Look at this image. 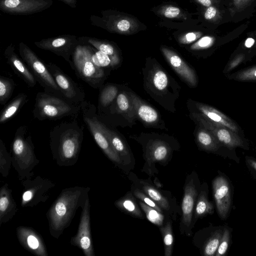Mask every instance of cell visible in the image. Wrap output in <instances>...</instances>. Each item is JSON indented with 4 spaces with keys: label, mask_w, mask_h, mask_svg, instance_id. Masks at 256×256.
<instances>
[{
    "label": "cell",
    "mask_w": 256,
    "mask_h": 256,
    "mask_svg": "<svg viewBox=\"0 0 256 256\" xmlns=\"http://www.w3.org/2000/svg\"><path fill=\"white\" fill-rule=\"evenodd\" d=\"M145 92L166 110L174 113L181 90L178 83L154 58H146L142 69Z\"/></svg>",
    "instance_id": "6da1fadb"
},
{
    "label": "cell",
    "mask_w": 256,
    "mask_h": 256,
    "mask_svg": "<svg viewBox=\"0 0 256 256\" xmlns=\"http://www.w3.org/2000/svg\"><path fill=\"white\" fill-rule=\"evenodd\" d=\"M84 126L76 120L65 121L55 126L50 132L52 156L60 166H70L77 162L84 140Z\"/></svg>",
    "instance_id": "7a4b0ae2"
},
{
    "label": "cell",
    "mask_w": 256,
    "mask_h": 256,
    "mask_svg": "<svg viewBox=\"0 0 256 256\" xmlns=\"http://www.w3.org/2000/svg\"><path fill=\"white\" fill-rule=\"evenodd\" d=\"M90 188L74 186L61 192L46 213L51 236L58 238L70 224L76 210L84 207Z\"/></svg>",
    "instance_id": "3957f363"
},
{
    "label": "cell",
    "mask_w": 256,
    "mask_h": 256,
    "mask_svg": "<svg viewBox=\"0 0 256 256\" xmlns=\"http://www.w3.org/2000/svg\"><path fill=\"white\" fill-rule=\"evenodd\" d=\"M130 137L141 145L145 161L142 171L150 176L158 172L156 166V163L166 166L174 152L180 148L178 140L168 134L142 132Z\"/></svg>",
    "instance_id": "277c9868"
},
{
    "label": "cell",
    "mask_w": 256,
    "mask_h": 256,
    "mask_svg": "<svg viewBox=\"0 0 256 256\" xmlns=\"http://www.w3.org/2000/svg\"><path fill=\"white\" fill-rule=\"evenodd\" d=\"M28 128L20 126L16 130L12 144V166L22 181L34 176L33 169L40 163L35 154L30 135H26Z\"/></svg>",
    "instance_id": "5b68a950"
},
{
    "label": "cell",
    "mask_w": 256,
    "mask_h": 256,
    "mask_svg": "<svg viewBox=\"0 0 256 256\" xmlns=\"http://www.w3.org/2000/svg\"><path fill=\"white\" fill-rule=\"evenodd\" d=\"M32 112L34 116L40 121L56 120L66 116L76 119L81 112V104L70 102L45 92H38Z\"/></svg>",
    "instance_id": "8992f818"
},
{
    "label": "cell",
    "mask_w": 256,
    "mask_h": 256,
    "mask_svg": "<svg viewBox=\"0 0 256 256\" xmlns=\"http://www.w3.org/2000/svg\"><path fill=\"white\" fill-rule=\"evenodd\" d=\"M101 14L102 16L91 15L90 23L110 33L130 36L147 28L136 16L122 12L107 10L102 11Z\"/></svg>",
    "instance_id": "52a82bcc"
},
{
    "label": "cell",
    "mask_w": 256,
    "mask_h": 256,
    "mask_svg": "<svg viewBox=\"0 0 256 256\" xmlns=\"http://www.w3.org/2000/svg\"><path fill=\"white\" fill-rule=\"evenodd\" d=\"M78 78L94 88H99L110 74V70L96 66L90 58L88 45L80 44L70 64Z\"/></svg>",
    "instance_id": "ba28073f"
},
{
    "label": "cell",
    "mask_w": 256,
    "mask_h": 256,
    "mask_svg": "<svg viewBox=\"0 0 256 256\" xmlns=\"http://www.w3.org/2000/svg\"><path fill=\"white\" fill-rule=\"evenodd\" d=\"M81 112L84 124L98 146L116 166L128 174L130 172L112 148L104 131L102 122L97 115L96 106L85 100L81 104Z\"/></svg>",
    "instance_id": "9c48e42d"
},
{
    "label": "cell",
    "mask_w": 256,
    "mask_h": 256,
    "mask_svg": "<svg viewBox=\"0 0 256 256\" xmlns=\"http://www.w3.org/2000/svg\"><path fill=\"white\" fill-rule=\"evenodd\" d=\"M18 52L21 58L30 68L36 82L44 88V92L64 98L46 64L24 42L19 44Z\"/></svg>",
    "instance_id": "30bf717a"
},
{
    "label": "cell",
    "mask_w": 256,
    "mask_h": 256,
    "mask_svg": "<svg viewBox=\"0 0 256 256\" xmlns=\"http://www.w3.org/2000/svg\"><path fill=\"white\" fill-rule=\"evenodd\" d=\"M128 176L132 184L151 198L162 210L167 217L176 221L178 215L181 216V208L176 198L170 192L158 189L150 180L140 179L132 172H130Z\"/></svg>",
    "instance_id": "8fae6325"
},
{
    "label": "cell",
    "mask_w": 256,
    "mask_h": 256,
    "mask_svg": "<svg viewBox=\"0 0 256 256\" xmlns=\"http://www.w3.org/2000/svg\"><path fill=\"white\" fill-rule=\"evenodd\" d=\"M249 24L247 21L224 35H220L218 30L209 32L184 48L194 56L206 57L217 48L238 38L247 29Z\"/></svg>",
    "instance_id": "7c38bea8"
},
{
    "label": "cell",
    "mask_w": 256,
    "mask_h": 256,
    "mask_svg": "<svg viewBox=\"0 0 256 256\" xmlns=\"http://www.w3.org/2000/svg\"><path fill=\"white\" fill-rule=\"evenodd\" d=\"M200 186L201 184L196 172L193 171L186 176L180 208L182 216L179 230L181 234L188 236H192L194 210Z\"/></svg>",
    "instance_id": "4fadbf2b"
},
{
    "label": "cell",
    "mask_w": 256,
    "mask_h": 256,
    "mask_svg": "<svg viewBox=\"0 0 256 256\" xmlns=\"http://www.w3.org/2000/svg\"><path fill=\"white\" fill-rule=\"evenodd\" d=\"M98 116L100 120L111 127L120 125V118L124 119L130 126L135 124L137 119L130 90H124L122 86L114 102Z\"/></svg>",
    "instance_id": "5bb4252c"
},
{
    "label": "cell",
    "mask_w": 256,
    "mask_h": 256,
    "mask_svg": "<svg viewBox=\"0 0 256 256\" xmlns=\"http://www.w3.org/2000/svg\"><path fill=\"white\" fill-rule=\"evenodd\" d=\"M150 10L160 19L158 24L170 29L178 30L184 26L200 23L194 19L187 10L172 2H164L152 7Z\"/></svg>",
    "instance_id": "9a60e30c"
},
{
    "label": "cell",
    "mask_w": 256,
    "mask_h": 256,
    "mask_svg": "<svg viewBox=\"0 0 256 256\" xmlns=\"http://www.w3.org/2000/svg\"><path fill=\"white\" fill-rule=\"evenodd\" d=\"M23 192L21 205L22 207H32L46 202L50 196V190L55 186L51 180L38 176L34 179L22 181Z\"/></svg>",
    "instance_id": "2e32d148"
},
{
    "label": "cell",
    "mask_w": 256,
    "mask_h": 256,
    "mask_svg": "<svg viewBox=\"0 0 256 256\" xmlns=\"http://www.w3.org/2000/svg\"><path fill=\"white\" fill-rule=\"evenodd\" d=\"M39 48L48 50L62 57L69 64L76 47L80 44L78 37L71 34H62L42 39L34 42Z\"/></svg>",
    "instance_id": "e0dca14e"
},
{
    "label": "cell",
    "mask_w": 256,
    "mask_h": 256,
    "mask_svg": "<svg viewBox=\"0 0 256 256\" xmlns=\"http://www.w3.org/2000/svg\"><path fill=\"white\" fill-rule=\"evenodd\" d=\"M46 66L64 99L78 104L85 100V92L77 83L55 64L49 62Z\"/></svg>",
    "instance_id": "ac0fdd59"
},
{
    "label": "cell",
    "mask_w": 256,
    "mask_h": 256,
    "mask_svg": "<svg viewBox=\"0 0 256 256\" xmlns=\"http://www.w3.org/2000/svg\"><path fill=\"white\" fill-rule=\"evenodd\" d=\"M160 49L166 60L181 80L190 88L196 87L198 80L194 69L172 48L161 45Z\"/></svg>",
    "instance_id": "d6986e66"
},
{
    "label": "cell",
    "mask_w": 256,
    "mask_h": 256,
    "mask_svg": "<svg viewBox=\"0 0 256 256\" xmlns=\"http://www.w3.org/2000/svg\"><path fill=\"white\" fill-rule=\"evenodd\" d=\"M186 106L190 118L202 117L210 121L224 126L238 133L240 128L238 124L225 114L206 104L188 98Z\"/></svg>",
    "instance_id": "ffe728a7"
},
{
    "label": "cell",
    "mask_w": 256,
    "mask_h": 256,
    "mask_svg": "<svg viewBox=\"0 0 256 256\" xmlns=\"http://www.w3.org/2000/svg\"><path fill=\"white\" fill-rule=\"evenodd\" d=\"M70 244L81 249L86 256H94L90 230L89 198L86 200L82 208L78 232L71 238Z\"/></svg>",
    "instance_id": "44dd1931"
},
{
    "label": "cell",
    "mask_w": 256,
    "mask_h": 256,
    "mask_svg": "<svg viewBox=\"0 0 256 256\" xmlns=\"http://www.w3.org/2000/svg\"><path fill=\"white\" fill-rule=\"evenodd\" d=\"M52 0H0V10L12 15L26 16L50 8Z\"/></svg>",
    "instance_id": "7402d4cb"
},
{
    "label": "cell",
    "mask_w": 256,
    "mask_h": 256,
    "mask_svg": "<svg viewBox=\"0 0 256 256\" xmlns=\"http://www.w3.org/2000/svg\"><path fill=\"white\" fill-rule=\"evenodd\" d=\"M195 124H198L209 130L216 138L220 144L228 148L244 147V141L238 134L220 124L202 117L190 118Z\"/></svg>",
    "instance_id": "603a6c76"
},
{
    "label": "cell",
    "mask_w": 256,
    "mask_h": 256,
    "mask_svg": "<svg viewBox=\"0 0 256 256\" xmlns=\"http://www.w3.org/2000/svg\"><path fill=\"white\" fill-rule=\"evenodd\" d=\"M136 119L146 127L167 130L159 112L130 90Z\"/></svg>",
    "instance_id": "cb8c5ba5"
},
{
    "label": "cell",
    "mask_w": 256,
    "mask_h": 256,
    "mask_svg": "<svg viewBox=\"0 0 256 256\" xmlns=\"http://www.w3.org/2000/svg\"><path fill=\"white\" fill-rule=\"evenodd\" d=\"M198 20L200 24L212 30H216L222 24L232 22L230 12L224 4L208 7L196 6Z\"/></svg>",
    "instance_id": "d4e9b609"
},
{
    "label": "cell",
    "mask_w": 256,
    "mask_h": 256,
    "mask_svg": "<svg viewBox=\"0 0 256 256\" xmlns=\"http://www.w3.org/2000/svg\"><path fill=\"white\" fill-rule=\"evenodd\" d=\"M101 122L104 131L112 148L120 158L124 166L130 172L129 170L134 167L135 160L126 140L116 130L102 122Z\"/></svg>",
    "instance_id": "484cf974"
},
{
    "label": "cell",
    "mask_w": 256,
    "mask_h": 256,
    "mask_svg": "<svg viewBox=\"0 0 256 256\" xmlns=\"http://www.w3.org/2000/svg\"><path fill=\"white\" fill-rule=\"evenodd\" d=\"M214 198L220 217L227 218L231 206V192L228 180L222 176L214 178L212 182Z\"/></svg>",
    "instance_id": "4316f807"
},
{
    "label": "cell",
    "mask_w": 256,
    "mask_h": 256,
    "mask_svg": "<svg viewBox=\"0 0 256 256\" xmlns=\"http://www.w3.org/2000/svg\"><path fill=\"white\" fill-rule=\"evenodd\" d=\"M16 232L19 242L24 248L38 256H48L43 239L33 228L20 226L16 228Z\"/></svg>",
    "instance_id": "83f0119b"
},
{
    "label": "cell",
    "mask_w": 256,
    "mask_h": 256,
    "mask_svg": "<svg viewBox=\"0 0 256 256\" xmlns=\"http://www.w3.org/2000/svg\"><path fill=\"white\" fill-rule=\"evenodd\" d=\"M4 56L14 73L30 87H34L36 80L22 59L15 51L14 45L10 44L5 49Z\"/></svg>",
    "instance_id": "f1b7e54d"
},
{
    "label": "cell",
    "mask_w": 256,
    "mask_h": 256,
    "mask_svg": "<svg viewBox=\"0 0 256 256\" xmlns=\"http://www.w3.org/2000/svg\"><path fill=\"white\" fill-rule=\"evenodd\" d=\"M224 5L234 23L250 18L256 12V0H224Z\"/></svg>",
    "instance_id": "f546056e"
},
{
    "label": "cell",
    "mask_w": 256,
    "mask_h": 256,
    "mask_svg": "<svg viewBox=\"0 0 256 256\" xmlns=\"http://www.w3.org/2000/svg\"><path fill=\"white\" fill-rule=\"evenodd\" d=\"M214 31L216 30H209L198 23L176 30L173 32L172 36L177 43L184 48L194 42L204 35Z\"/></svg>",
    "instance_id": "4dcf8cb0"
},
{
    "label": "cell",
    "mask_w": 256,
    "mask_h": 256,
    "mask_svg": "<svg viewBox=\"0 0 256 256\" xmlns=\"http://www.w3.org/2000/svg\"><path fill=\"white\" fill-rule=\"evenodd\" d=\"M17 212V205L12 190L6 184L0 190V226L10 220Z\"/></svg>",
    "instance_id": "1f68e13d"
},
{
    "label": "cell",
    "mask_w": 256,
    "mask_h": 256,
    "mask_svg": "<svg viewBox=\"0 0 256 256\" xmlns=\"http://www.w3.org/2000/svg\"><path fill=\"white\" fill-rule=\"evenodd\" d=\"M122 86L112 83L102 84L99 88L96 113L100 115L104 112L116 99Z\"/></svg>",
    "instance_id": "d6a6232c"
},
{
    "label": "cell",
    "mask_w": 256,
    "mask_h": 256,
    "mask_svg": "<svg viewBox=\"0 0 256 256\" xmlns=\"http://www.w3.org/2000/svg\"><path fill=\"white\" fill-rule=\"evenodd\" d=\"M78 40L80 44L91 46L107 55L122 60L120 50L113 42L86 36L78 37Z\"/></svg>",
    "instance_id": "836d02e7"
},
{
    "label": "cell",
    "mask_w": 256,
    "mask_h": 256,
    "mask_svg": "<svg viewBox=\"0 0 256 256\" xmlns=\"http://www.w3.org/2000/svg\"><path fill=\"white\" fill-rule=\"evenodd\" d=\"M195 124L194 135L198 146L206 152H216L220 145L216 138L203 126L198 124Z\"/></svg>",
    "instance_id": "e575fe53"
},
{
    "label": "cell",
    "mask_w": 256,
    "mask_h": 256,
    "mask_svg": "<svg viewBox=\"0 0 256 256\" xmlns=\"http://www.w3.org/2000/svg\"><path fill=\"white\" fill-rule=\"evenodd\" d=\"M206 184L201 185L194 210L192 225L194 227L196 222L198 218H202L207 214L214 212V206L208 200V190Z\"/></svg>",
    "instance_id": "d590c367"
},
{
    "label": "cell",
    "mask_w": 256,
    "mask_h": 256,
    "mask_svg": "<svg viewBox=\"0 0 256 256\" xmlns=\"http://www.w3.org/2000/svg\"><path fill=\"white\" fill-rule=\"evenodd\" d=\"M136 198L131 191L128 192L124 196L116 200L114 204L121 211L132 217L144 219L145 216L142 212Z\"/></svg>",
    "instance_id": "8d00e7d4"
},
{
    "label": "cell",
    "mask_w": 256,
    "mask_h": 256,
    "mask_svg": "<svg viewBox=\"0 0 256 256\" xmlns=\"http://www.w3.org/2000/svg\"><path fill=\"white\" fill-rule=\"evenodd\" d=\"M88 46L90 58L92 62L97 66L110 70L117 68L121 64L122 60L110 56L91 46Z\"/></svg>",
    "instance_id": "74e56055"
},
{
    "label": "cell",
    "mask_w": 256,
    "mask_h": 256,
    "mask_svg": "<svg viewBox=\"0 0 256 256\" xmlns=\"http://www.w3.org/2000/svg\"><path fill=\"white\" fill-rule=\"evenodd\" d=\"M28 96L25 93H20L8 104L5 106L0 114V124H4L10 120L28 102Z\"/></svg>",
    "instance_id": "f35d334b"
},
{
    "label": "cell",
    "mask_w": 256,
    "mask_h": 256,
    "mask_svg": "<svg viewBox=\"0 0 256 256\" xmlns=\"http://www.w3.org/2000/svg\"><path fill=\"white\" fill-rule=\"evenodd\" d=\"M222 234L223 231L222 230H216L206 238L202 244L198 247L204 256H215L218 248Z\"/></svg>",
    "instance_id": "ab89813d"
},
{
    "label": "cell",
    "mask_w": 256,
    "mask_h": 256,
    "mask_svg": "<svg viewBox=\"0 0 256 256\" xmlns=\"http://www.w3.org/2000/svg\"><path fill=\"white\" fill-rule=\"evenodd\" d=\"M172 220L168 219L164 224L160 227V230L163 238L164 256H171L174 249V234Z\"/></svg>",
    "instance_id": "60d3db41"
},
{
    "label": "cell",
    "mask_w": 256,
    "mask_h": 256,
    "mask_svg": "<svg viewBox=\"0 0 256 256\" xmlns=\"http://www.w3.org/2000/svg\"><path fill=\"white\" fill-rule=\"evenodd\" d=\"M138 204L146 218L159 228L162 226L168 220L170 219L163 213L158 212L141 200H139Z\"/></svg>",
    "instance_id": "b9f144b4"
},
{
    "label": "cell",
    "mask_w": 256,
    "mask_h": 256,
    "mask_svg": "<svg viewBox=\"0 0 256 256\" xmlns=\"http://www.w3.org/2000/svg\"><path fill=\"white\" fill-rule=\"evenodd\" d=\"M16 84L14 80L5 76H0V104L4 105L12 96Z\"/></svg>",
    "instance_id": "7bdbcfd3"
},
{
    "label": "cell",
    "mask_w": 256,
    "mask_h": 256,
    "mask_svg": "<svg viewBox=\"0 0 256 256\" xmlns=\"http://www.w3.org/2000/svg\"><path fill=\"white\" fill-rule=\"evenodd\" d=\"M226 76L230 80L238 82H256V65L240 70Z\"/></svg>",
    "instance_id": "ee69618b"
},
{
    "label": "cell",
    "mask_w": 256,
    "mask_h": 256,
    "mask_svg": "<svg viewBox=\"0 0 256 256\" xmlns=\"http://www.w3.org/2000/svg\"><path fill=\"white\" fill-rule=\"evenodd\" d=\"M252 50L246 51L240 46V48H238L236 54L232 58L228 63L225 67L224 72L226 74L233 70L234 68L238 66L240 64L245 61L248 55L252 54Z\"/></svg>",
    "instance_id": "f6af8a7d"
},
{
    "label": "cell",
    "mask_w": 256,
    "mask_h": 256,
    "mask_svg": "<svg viewBox=\"0 0 256 256\" xmlns=\"http://www.w3.org/2000/svg\"><path fill=\"white\" fill-rule=\"evenodd\" d=\"M12 164V156L3 141L0 140V172L2 176L6 178L8 176Z\"/></svg>",
    "instance_id": "bcb514c9"
},
{
    "label": "cell",
    "mask_w": 256,
    "mask_h": 256,
    "mask_svg": "<svg viewBox=\"0 0 256 256\" xmlns=\"http://www.w3.org/2000/svg\"><path fill=\"white\" fill-rule=\"evenodd\" d=\"M130 191L136 199L164 214L162 210L151 198L132 184Z\"/></svg>",
    "instance_id": "7dc6e473"
},
{
    "label": "cell",
    "mask_w": 256,
    "mask_h": 256,
    "mask_svg": "<svg viewBox=\"0 0 256 256\" xmlns=\"http://www.w3.org/2000/svg\"><path fill=\"white\" fill-rule=\"evenodd\" d=\"M230 240V232L228 228H225L223 231L222 237L216 253V256L224 255L227 252Z\"/></svg>",
    "instance_id": "c3c4849f"
},
{
    "label": "cell",
    "mask_w": 256,
    "mask_h": 256,
    "mask_svg": "<svg viewBox=\"0 0 256 256\" xmlns=\"http://www.w3.org/2000/svg\"><path fill=\"white\" fill-rule=\"evenodd\" d=\"M196 6L208 7L224 4V0H190Z\"/></svg>",
    "instance_id": "681fc988"
},
{
    "label": "cell",
    "mask_w": 256,
    "mask_h": 256,
    "mask_svg": "<svg viewBox=\"0 0 256 256\" xmlns=\"http://www.w3.org/2000/svg\"><path fill=\"white\" fill-rule=\"evenodd\" d=\"M72 8H74L77 6V0H58Z\"/></svg>",
    "instance_id": "f907efd6"
},
{
    "label": "cell",
    "mask_w": 256,
    "mask_h": 256,
    "mask_svg": "<svg viewBox=\"0 0 256 256\" xmlns=\"http://www.w3.org/2000/svg\"><path fill=\"white\" fill-rule=\"evenodd\" d=\"M249 166L256 171V161L252 159L247 160Z\"/></svg>",
    "instance_id": "816d5d0a"
},
{
    "label": "cell",
    "mask_w": 256,
    "mask_h": 256,
    "mask_svg": "<svg viewBox=\"0 0 256 256\" xmlns=\"http://www.w3.org/2000/svg\"><path fill=\"white\" fill-rule=\"evenodd\" d=\"M253 52L255 54H256V40H255V44L253 48Z\"/></svg>",
    "instance_id": "f5cc1de1"
}]
</instances>
